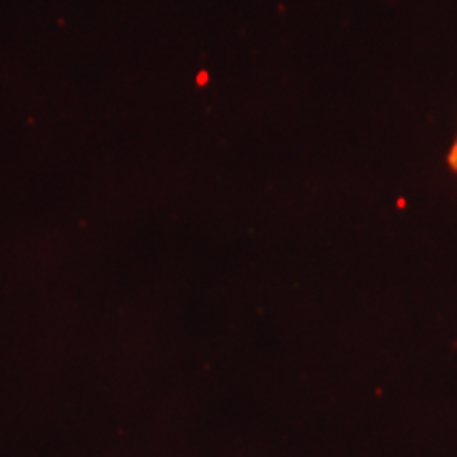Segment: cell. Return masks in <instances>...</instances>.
Here are the masks:
<instances>
[{"label": "cell", "mask_w": 457, "mask_h": 457, "mask_svg": "<svg viewBox=\"0 0 457 457\" xmlns=\"http://www.w3.org/2000/svg\"><path fill=\"white\" fill-rule=\"evenodd\" d=\"M447 162H449V168L453 170V171H457V138H455V142H453V146H451Z\"/></svg>", "instance_id": "6da1fadb"}]
</instances>
